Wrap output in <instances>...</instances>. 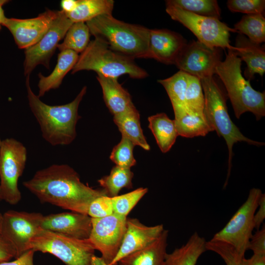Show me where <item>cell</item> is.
Wrapping results in <instances>:
<instances>
[{
    "label": "cell",
    "instance_id": "6da1fadb",
    "mask_svg": "<svg viewBox=\"0 0 265 265\" xmlns=\"http://www.w3.org/2000/svg\"><path fill=\"white\" fill-rule=\"evenodd\" d=\"M23 185L42 203L85 214L95 199L107 195L103 189H94L81 182L78 173L65 164L38 170Z\"/></svg>",
    "mask_w": 265,
    "mask_h": 265
},
{
    "label": "cell",
    "instance_id": "7a4b0ae2",
    "mask_svg": "<svg viewBox=\"0 0 265 265\" xmlns=\"http://www.w3.org/2000/svg\"><path fill=\"white\" fill-rule=\"evenodd\" d=\"M26 85L30 109L38 123L43 138L52 146L71 144L77 136L76 125L81 116L78 113L80 104L86 92L84 86L75 99L67 104L47 105L33 92L29 76Z\"/></svg>",
    "mask_w": 265,
    "mask_h": 265
},
{
    "label": "cell",
    "instance_id": "3957f363",
    "mask_svg": "<svg viewBox=\"0 0 265 265\" xmlns=\"http://www.w3.org/2000/svg\"><path fill=\"white\" fill-rule=\"evenodd\" d=\"M86 24L90 34L111 50L133 58H148L150 29L118 20L112 14L99 16Z\"/></svg>",
    "mask_w": 265,
    "mask_h": 265
},
{
    "label": "cell",
    "instance_id": "277c9868",
    "mask_svg": "<svg viewBox=\"0 0 265 265\" xmlns=\"http://www.w3.org/2000/svg\"><path fill=\"white\" fill-rule=\"evenodd\" d=\"M241 61L234 51L228 50L225 60L216 67L215 74L224 84L236 118L250 112L260 120L265 116V93L255 90L243 77Z\"/></svg>",
    "mask_w": 265,
    "mask_h": 265
},
{
    "label": "cell",
    "instance_id": "5b68a950",
    "mask_svg": "<svg viewBox=\"0 0 265 265\" xmlns=\"http://www.w3.org/2000/svg\"><path fill=\"white\" fill-rule=\"evenodd\" d=\"M200 80L205 98L204 114L213 131H216L219 137L224 139L228 149L226 185L232 167L234 144L238 142H245L257 146L265 144L244 136L233 123L228 111L226 93L213 76L203 78Z\"/></svg>",
    "mask_w": 265,
    "mask_h": 265
},
{
    "label": "cell",
    "instance_id": "8992f818",
    "mask_svg": "<svg viewBox=\"0 0 265 265\" xmlns=\"http://www.w3.org/2000/svg\"><path fill=\"white\" fill-rule=\"evenodd\" d=\"M82 70H91L97 75L117 79L127 74L133 79H143L147 72L138 66L134 58L111 50L101 40L95 38L79 56L72 74Z\"/></svg>",
    "mask_w": 265,
    "mask_h": 265
},
{
    "label": "cell",
    "instance_id": "52a82bcc",
    "mask_svg": "<svg viewBox=\"0 0 265 265\" xmlns=\"http://www.w3.org/2000/svg\"><path fill=\"white\" fill-rule=\"evenodd\" d=\"M50 253L66 265H91L95 248L88 239H78L40 229L30 239L27 250Z\"/></svg>",
    "mask_w": 265,
    "mask_h": 265
},
{
    "label": "cell",
    "instance_id": "ba28073f",
    "mask_svg": "<svg viewBox=\"0 0 265 265\" xmlns=\"http://www.w3.org/2000/svg\"><path fill=\"white\" fill-rule=\"evenodd\" d=\"M27 150L14 138L1 141L0 145V200L16 205L21 199L18 181L25 168Z\"/></svg>",
    "mask_w": 265,
    "mask_h": 265
},
{
    "label": "cell",
    "instance_id": "9c48e42d",
    "mask_svg": "<svg viewBox=\"0 0 265 265\" xmlns=\"http://www.w3.org/2000/svg\"><path fill=\"white\" fill-rule=\"evenodd\" d=\"M166 12L172 19L187 27L198 41L207 46L236 51V47L230 44V32L238 31L219 19L197 15L169 5H166Z\"/></svg>",
    "mask_w": 265,
    "mask_h": 265
},
{
    "label": "cell",
    "instance_id": "30bf717a",
    "mask_svg": "<svg viewBox=\"0 0 265 265\" xmlns=\"http://www.w3.org/2000/svg\"><path fill=\"white\" fill-rule=\"evenodd\" d=\"M261 189L252 188L245 202L240 207L225 227L211 239L222 241L233 246L242 257L248 249L254 227V215L258 207Z\"/></svg>",
    "mask_w": 265,
    "mask_h": 265
},
{
    "label": "cell",
    "instance_id": "8fae6325",
    "mask_svg": "<svg viewBox=\"0 0 265 265\" xmlns=\"http://www.w3.org/2000/svg\"><path fill=\"white\" fill-rule=\"evenodd\" d=\"M126 217L114 213L102 218H92L89 239L108 265H111L120 248L126 231Z\"/></svg>",
    "mask_w": 265,
    "mask_h": 265
},
{
    "label": "cell",
    "instance_id": "7c38bea8",
    "mask_svg": "<svg viewBox=\"0 0 265 265\" xmlns=\"http://www.w3.org/2000/svg\"><path fill=\"white\" fill-rule=\"evenodd\" d=\"M73 24L63 11H58L57 16L43 37L35 45L25 49L24 68L26 77L29 76L38 65L50 68L51 58Z\"/></svg>",
    "mask_w": 265,
    "mask_h": 265
},
{
    "label": "cell",
    "instance_id": "4fadbf2b",
    "mask_svg": "<svg viewBox=\"0 0 265 265\" xmlns=\"http://www.w3.org/2000/svg\"><path fill=\"white\" fill-rule=\"evenodd\" d=\"M0 233L15 247L18 257L27 251L30 239L41 228L43 215L9 210L4 213Z\"/></svg>",
    "mask_w": 265,
    "mask_h": 265
},
{
    "label": "cell",
    "instance_id": "5bb4252c",
    "mask_svg": "<svg viewBox=\"0 0 265 265\" xmlns=\"http://www.w3.org/2000/svg\"><path fill=\"white\" fill-rule=\"evenodd\" d=\"M221 59L220 48H210L198 40H193L186 43L175 65L180 71L201 79L213 76Z\"/></svg>",
    "mask_w": 265,
    "mask_h": 265
},
{
    "label": "cell",
    "instance_id": "9a60e30c",
    "mask_svg": "<svg viewBox=\"0 0 265 265\" xmlns=\"http://www.w3.org/2000/svg\"><path fill=\"white\" fill-rule=\"evenodd\" d=\"M58 11L48 9L33 18H6L2 26L12 34L18 47L26 49L37 43L46 34Z\"/></svg>",
    "mask_w": 265,
    "mask_h": 265
},
{
    "label": "cell",
    "instance_id": "2e32d148",
    "mask_svg": "<svg viewBox=\"0 0 265 265\" xmlns=\"http://www.w3.org/2000/svg\"><path fill=\"white\" fill-rule=\"evenodd\" d=\"M41 229L78 239L89 238L92 218L88 214L65 212L43 216Z\"/></svg>",
    "mask_w": 265,
    "mask_h": 265
},
{
    "label": "cell",
    "instance_id": "e0dca14e",
    "mask_svg": "<svg viewBox=\"0 0 265 265\" xmlns=\"http://www.w3.org/2000/svg\"><path fill=\"white\" fill-rule=\"evenodd\" d=\"M164 230L162 224L148 226L137 218H127L122 244L111 265H116L122 258L146 247L157 239Z\"/></svg>",
    "mask_w": 265,
    "mask_h": 265
},
{
    "label": "cell",
    "instance_id": "ac0fdd59",
    "mask_svg": "<svg viewBox=\"0 0 265 265\" xmlns=\"http://www.w3.org/2000/svg\"><path fill=\"white\" fill-rule=\"evenodd\" d=\"M187 42L180 34L166 29H150L148 58L174 64Z\"/></svg>",
    "mask_w": 265,
    "mask_h": 265
},
{
    "label": "cell",
    "instance_id": "d6986e66",
    "mask_svg": "<svg viewBox=\"0 0 265 265\" xmlns=\"http://www.w3.org/2000/svg\"><path fill=\"white\" fill-rule=\"evenodd\" d=\"M106 106L113 116L135 109L131 96L119 83L117 79L97 75Z\"/></svg>",
    "mask_w": 265,
    "mask_h": 265
},
{
    "label": "cell",
    "instance_id": "ffe728a7",
    "mask_svg": "<svg viewBox=\"0 0 265 265\" xmlns=\"http://www.w3.org/2000/svg\"><path fill=\"white\" fill-rule=\"evenodd\" d=\"M235 47L237 55L247 64L244 75L247 80H252L256 74L262 77L265 72V49L240 33L236 37Z\"/></svg>",
    "mask_w": 265,
    "mask_h": 265
},
{
    "label": "cell",
    "instance_id": "44dd1931",
    "mask_svg": "<svg viewBox=\"0 0 265 265\" xmlns=\"http://www.w3.org/2000/svg\"><path fill=\"white\" fill-rule=\"evenodd\" d=\"M168 231L164 230L159 237L146 247L120 260L118 265H165Z\"/></svg>",
    "mask_w": 265,
    "mask_h": 265
},
{
    "label": "cell",
    "instance_id": "7402d4cb",
    "mask_svg": "<svg viewBox=\"0 0 265 265\" xmlns=\"http://www.w3.org/2000/svg\"><path fill=\"white\" fill-rule=\"evenodd\" d=\"M78 53L70 50L60 52L58 54L56 66L53 72L45 77L41 73L38 74V83L39 93L38 96H43L48 91L57 89L61 85L66 75L72 70L78 58Z\"/></svg>",
    "mask_w": 265,
    "mask_h": 265
},
{
    "label": "cell",
    "instance_id": "603a6c76",
    "mask_svg": "<svg viewBox=\"0 0 265 265\" xmlns=\"http://www.w3.org/2000/svg\"><path fill=\"white\" fill-rule=\"evenodd\" d=\"M206 242L204 238L194 232L185 244L166 254L165 265H196L200 256L207 250Z\"/></svg>",
    "mask_w": 265,
    "mask_h": 265
},
{
    "label": "cell",
    "instance_id": "cb8c5ba5",
    "mask_svg": "<svg viewBox=\"0 0 265 265\" xmlns=\"http://www.w3.org/2000/svg\"><path fill=\"white\" fill-rule=\"evenodd\" d=\"M148 120L149 128L160 151L163 153L168 152L179 136L174 120L170 119L163 112L150 116Z\"/></svg>",
    "mask_w": 265,
    "mask_h": 265
},
{
    "label": "cell",
    "instance_id": "d4e9b609",
    "mask_svg": "<svg viewBox=\"0 0 265 265\" xmlns=\"http://www.w3.org/2000/svg\"><path fill=\"white\" fill-rule=\"evenodd\" d=\"M179 136L186 138L205 136L213 132L204 112H197L187 109L174 119Z\"/></svg>",
    "mask_w": 265,
    "mask_h": 265
},
{
    "label": "cell",
    "instance_id": "484cf974",
    "mask_svg": "<svg viewBox=\"0 0 265 265\" xmlns=\"http://www.w3.org/2000/svg\"><path fill=\"white\" fill-rule=\"evenodd\" d=\"M114 123L122 136L129 139L133 144L149 151L150 146L143 134L140 122V114L135 108L121 115L113 116Z\"/></svg>",
    "mask_w": 265,
    "mask_h": 265
},
{
    "label": "cell",
    "instance_id": "4316f807",
    "mask_svg": "<svg viewBox=\"0 0 265 265\" xmlns=\"http://www.w3.org/2000/svg\"><path fill=\"white\" fill-rule=\"evenodd\" d=\"M189 74L179 71L172 76L158 80L165 89L171 101L175 117L178 116L186 109L185 95Z\"/></svg>",
    "mask_w": 265,
    "mask_h": 265
},
{
    "label": "cell",
    "instance_id": "83f0119b",
    "mask_svg": "<svg viewBox=\"0 0 265 265\" xmlns=\"http://www.w3.org/2000/svg\"><path fill=\"white\" fill-rule=\"evenodd\" d=\"M114 2L112 0H78L76 8L65 13L74 23H86L104 14H112Z\"/></svg>",
    "mask_w": 265,
    "mask_h": 265
},
{
    "label": "cell",
    "instance_id": "f1b7e54d",
    "mask_svg": "<svg viewBox=\"0 0 265 265\" xmlns=\"http://www.w3.org/2000/svg\"><path fill=\"white\" fill-rule=\"evenodd\" d=\"M133 177V173L130 168L115 165L108 175L104 176L98 182L106 195L112 197L118 195L123 188H132Z\"/></svg>",
    "mask_w": 265,
    "mask_h": 265
},
{
    "label": "cell",
    "instance_id": "f546056e",
    "mask_svg": "<svg viewBox=\"0 0 265 265\" xmlns=\"http://www.w3.org/2000/svg\"><path fill=\"white\" fill-rule=\"evenodd\" d=\"M90 35L86 23H74L67 31L63 41L57 48L60 52L70 50L81 53L90 42Z\"/></svg>",
    "mask_w": 265,
    "mask_h": 265
},
{
    "label": "cell",
    "instance_id": "4dcf8cb0",
    "mask_svg": "<svg viewBox=\"0 0 265 265\" xmlns=\"http://www.w3.org/2000/svg\"><path fill=\"white\" fill-rule=\"evenodd\" d=\"M264 14H246L234 26L239 33L246 35L252 42L260 44L265 41V18Z\"/></svg>",
    "mask_w": 265,
    "mask_h": 265
},
{
    "label": "cell",
    "instance_id": "1f68e13d",
    "mask_svg": "<svg viewBox=\"0 0 265 265\" xmlns=\"http://www.w3.org/2000/svg\"><path fill=\"white\" fill-rule=\"evenodd\" d=\"M166 5L177 7L197 15L219 19L220 8L215 0H168Z\"/></svg>",
    "mask_w": 265,
    "mask_h": 265
},
{
    "label": "cell",
    "instance_id": "d6a6232c",
    "mask_svg": "<svg viewBox=\"0 0 265 265\" xmlns=\"http://www.w3.org/2000/svg\"><path fill=\"white\" fill-rule=\"evenodd\" d=\"M186 108L191 111L203 112L205 98L200 79L189 74L185 95Z\"/></svg>",
    "mask_w": 265,
    "mask_h": 265
},
{
    "label": "cell",
    "instance_id": "836d02e7",
    "mask_svg": "<svg viewBox=\"0 0 265 265\" xmlns=\"http://www.w3.org/2000/svg\"><path fill=\"white\" fill-rule=\"evenodd\" d=\"M148 188L139 187L130 192L111 197L113 213L126 217L147 192Z\"/></svg>",
    "mask_w": 265,
    "mask_h": 265
},
{
    "label": "cell",
    "instance_id": "e575fe53",
    "mask_svg": "<svg viewBox=\"0 0 265 265\" xmlns=\"http://www.w3.org/2000/svg\"><path fill=\"white\" fill-rule=\"evenodd\" d=\"M134 146L129 139L122 136L120 141L112 149L110 160L117 166L131 169L136 163L133 153Z\"/></svg>",
    "mask_w": 265,
    "mask_h": 265
},
{
    "label": "cell",
    "instance_id": "d590c367",
    "mask_svg": "<svg viewBox=\"0 0 265 265\" xmlns=\"http://www.w3.org/2000/svg\"><path fill=\"white\" fill-rule=\"evenodd\" d=\"M206 249L218 254L226 265H241V261L243 257L228 243L210 240L206 242Z\"/></svg>",
    "mask_w": 265,
    "mask_h": 265
},
{
    "label": "cell",
    "instance_id": "8d00e7d4",
    "mask_svg": "<svg viewBox=\"0 0 265 265\" xmlns=\"http://www.w3.org/2000/svg\"><path fill=\"white\" fill-rule=\"evenodd\" d=\"M227 7L232 12H238L247 14H264L265 0H229Z\"/></svg>",
    "mask_w": 265,
    "mask_h": 265
},
{
    "label": "cell",
    "instance_id": "74e56055",
    "mask_svg": "<svg viewBox=\"0 0 265 265\" xmlns=\"http://www.w3.org/2000/svg\"><path fill=\"white\" fill-rule=\"evenodd\" d=\"M113 213L111 197L101 196L95 199L89 205L87 214L93 218L106 217Z\"/></svg>",
    "mask_w": 265,
    "mask_h": 265
},
{
    "label": "cell",
    "instance_id": "f35d334b",
    "mask_svg": "<svg viewBox=\"0 0 265 265\" xmlns=\"http://www.w3.org/2000/svg\"><path fill=\"white\" fill-rule=\"evenodd\" d=\"M248 249L253 251L254 254L265 255V227L264 224L261 229L257 230L251 236Z\"/></svg>",
    "mask_w": 265,
    "mask_h": 265
},
{
    "label": "cell",
    "instance_id": "ab89813d",
    "mask_svg": "<svg viewBox=\"0 0 265 265\" xmlns=\"http://www.w3.org/2000/svg\"><path fill=\"white\" fill-rule=\"evenodd\" d=\"M18 258L14 245L0 232V264L8 262L12 258Z\"/></svg>",
    "mask_w": 265,
    "mask_h": 265
},
{
    "label": "cell",
    "instance_id": "60d3db41",
    "mask_svg": "<svg viewBox=\"0 0 265 265\" xmlns=\"http://www.w3.org/2000/svg\"><path fill=\"white\" fill-rule=\"evenodd\" d=\"M258 211L255 213L253 217L254 227L260 229L265 218V194L262 193L258 203Z\"/></svg>",
    "mask_w": 265,
    "mask_h": 265
},
{
    "label": "cell",
    "instance_id": "b9f144b4",
    "mask_svg": "<svg viewBox=\"0 0 265 265\" xmlns=\"http://www.w3.org/2000/svg\"><path fill=\"white\" fill-rule=\"evenodd\" d=\"M34 251L29 250L12 262H6L0 265H34L33 256Z\"/></svg>",
    "mask_w": 265,
    "mask_h": 265
},
{
    "label": "cell",
    "instance_id": "7bdbcfd3",
    "mask_svg": "<svg viewBox=\"0 0 265 265\" xmlns=\"http://www.w3.org/2000/svg\"><path fill=\"white\" fill-rule=\"evenodd\" d=\"M241 265H265V255L254 254L249 259L243 257L241 261Z\"/></svg>",
    "mask_w": 265,
    "mask_h": 265
},
{
    "label": "cell",
    "instance_id": "ee69618b",
    "mask_svg": "<svg viewBox=\"0 0 265 265\" xmlns=\"http://www.w3.org/2000/svg\"><path fill=\"white\" fill-rule=\"evenodd\" d=\"M77 0H63L61 1V10L65 13H69L73 11L76 7Z\"/></svg>",
    "mask_w": 265,
    "mask_h": 265
},
{
    "label": "cell",
    "instance_id": "f6af8a7d",
    "mask_svg": "<svg viewBox=\"0 0 265 265\" xmlns=\"http://www.w3.org/2000/svg\"><path fill=\"white\" fill-rule=\"evenodd\" d=\"M91 265H108L102 257L96 256L92 257L91 261Z\"/></svg>",
    "mask_w": 265,
    "mask_h": 265
},
{
    "label": "cell",
    "instance_id": "bcb514c9",
    "mask_svg": "<svg viewBox=\"0 0 265 265\" xmlns=\"http://www.w3.org/2000/svg\"><path fill=\"white\" fill-rule=\"evenodd\" d=\"M7 1L5 0H0V29L2 26L3 23L6 17H5L4 11L2 9V6L5 4Z\"/></svg>",
    "mask_w": 265,
    "mask_h": 265
},
{
    "label": "cell",
    "instance_id": "7dc6e473",
    "mask_svg": "<svg viewBox=\"0 0 265 265\" xmlns=\"http://www.w3.org/2000/svg\"><path fill=\"white\" fill-rule=\"evenodd\" d=\"M3 215L0 212V232L1 231V228L2 222Z\"/></svg>",
    "mask_w": 265,
    "mask_h": 265
},
{
    "label": "cell",
    "instance_id": "c3c4849f",
    "mask_svg": "<svg viewBox=\"0 0 265 265\" xmlns=\"http://www.w3.org/2000/svg\"><path fill=\"white\" fill-rule=\"evenodd\" d=\"M1 141H2V140H1V139H0V144H1Z\"/></svg>",
    "mask_w": 265,
    "mask_h": 265
},
{
    "label": "cell",
    "instance_id": "681fc988",
    "mask_svg": "<svg viewBox=\"0 0 265 265\" xmlns=\"http://www.w3.org/2000/svg\"></svg>",
    "mask_w": 265,
    "mask_h": 265
}]
</instances>
